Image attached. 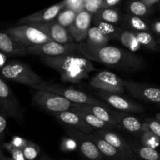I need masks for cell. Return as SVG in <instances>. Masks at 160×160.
<instances>
[{
  "label": "cell",
  "mask_w": 160,
  "mask_h": 160,
  "mask_svg": "<svg viewBox=\"0 0 160 160\" xmlns=\"http://www.w3.org/2000/svg\"><path fill=\"white\" fill-rule=\"evenodd\" d=\"M104 0H88L84 2V9L92 14L96 13L102 8Z\"/></svg>",
  "instance_id": "35"
},
{
  "label": "cell",
  "mask_w": 160,
  "mask_h": 160,
  "mask_svg": "<svg viewBox=\"0 0 160 160\" xmlns=\"http://www.w3.org/2000/svg\"><path fill=\"white\" fill-rule=\"evenodd\" d=\"M98 95L108 104L118 110L128 112H142L145 111V108L141 105L121 97L119 94L99 91Z\"/></svg>",
  "instance_id": "13"
},
{
  "label": "cell",
  "mask_w": 160,
  "mask_h": 160,
  "mask_svg": "<svg viewBox=\"0 0 160 160\" xmlns=\"http://www.w3.org/2000/svg\"><path fill=\"white\" fill-rule=\"evenodd\" d=\"M6 118H7V117L2 112L0 111V134H1L2 138L3 137V134H4L6 127H7V120H6Z\"/></svg>",
  "instance_id": "40"
},
{
  "label": "cell",
  "mask_w": 160,
  "mask_h": 160,
  "mask_svg": "<svg viewBox=\"0 0 160 160\" xmlns=\"http://www.w3.org/2000/svg\"><path fill=\"white\" fill-rule=\"evenodd\" d=\"M6 61H7V56L4 52H0V67H1V68L7 63Z\"/></svg>",
  "instance_id": "42"
},
{
  "label": "cell",
  "mask_w": 160,
  "mask_h": 160,
  "mask_svg": "<svg viewBox=\"0 0 160 160\" xmlns=\"http://www.w3.org/2000/svg\"><path fill=\"white\" fill-rule=\"evenodd\" d=\"M86 42L95 46H106L109 44L110 38L101 31L97 26L90 28Z\"/></svg>",
  "instance_id": "23"
},
{
  "label": "cell",
  "mask_w": 160,
  "mask_h": 160,
  "mask_svg": "<svg viewBox=\"0 0 160 160\" xmlns=\"http://www.w3.org/2000/svg\"><path fill=\"white\" fill-rule=\"evenodd\" d=\"M147 123L150 131L160 138V121L156 120H148Z\"/></svg>",
  "instance_id": "38"
},
{
  "label": "cell",
  "mask_w": 160,
  "mask_h": 160,
  "mask_svg": "<svg viewBox=\"0 0 160 160\" xmlns=\"http://www.w3.org/2000/svg\"><path fill=\"white\" fill-rule=\"evenodd\" d=\"M4 147L9 151V152L11 154V157L14 160H27L21 148L13 146L10 142L4 144Z\"/></svg>",
  "instance_id": "34"
},
{
  "label": "cell",
  "mask_w": 160,
  "mask_h": 160,
  "mask_svg": "<svg viewBox=\"0 0 160 160\" xmlns=\"http://www.w3.org/2000/svg\"><path fill=\"white\" fill-rule=\"evenodd\" d=\"M96 26L101 30L102 33L109 36V38L115 37L119 34V29L116 28L112 23L108 22L102 21V20H96Z\"/></svg>",
  "instance_id": "30"
},
{
  "label": "cell",
  "mask_w": 160,
  "mask_h": 160,
  "mask_svg": "<svg viewBox=\"0 0 160 160\" xmlns=\"http://www.w3.org/2000/svg\"><path fill=\"white\" fill-rule=\"evenodd\" d=\"M125 89L132 96L147 102L160 103V89L132 81L124 80Z\"/></svg>",
  "instance_id": "12"
},
{
  "label": "cell",
  "mask_w": 160,
  "mask_h": 160,
  "mask_svg": "<svg viewBox=\"0 0 160 160\" xmlns=\"http://www.w3.org/2000/svg\"><path fill=\"white\" fill-rule=\"evenodd\" d=\"M70 110L73 111L76 113H78L80 117L82 119H84L86 122H87L88 124H90L91 126L93 127L95 129L97 130H111L113 129V127L111 126L109 123H106L103 120H100L99 118L96 117V116L94 115L92 112H88L87 110H84V109H80V108L76 107V106H72Z\"/></svg>",
  "instance_id": "21"
},
{
  "label": "cell",
  "mask_w": 160,
  "mask_h": 160,
  "mask_svg": "<svg viewBox=\"0 0 160 160\" xmlns=\"http://www.w3.org/2000/svg\"><path fill=\"white\" fill-rule=\"evenodd\" d=\"M128 24L136 31H148V27L142 19L138 16H131L128 17Z\"/></svg>",
  "instance_id": "33"
},
{
  "label": "cell",
  "mask_w": 160,
  "mask_h": 160,
  "mask_svg": "<svg viewBox=\"0 0 160 160\" xmlns=\"http://www.w3.org/2000/svg\"><path fill=\"white\" fill-rule=\"evenodd\" d=\"M42 160H49V159H42Z\"/></svg>",
  "instance_id": "47"
},
{
  "label": "cell",
  "mask_w": 160,
  "mask_h": 160,
  "mask_svg": "<svg viewBox=\"0 0 160 160\" xmlns=\"http://www.w3.org/2000/svg\"><path fill=\"white\" fill-rule=\"evenodd\" d=\"M158 44L160 45V39H159V41H158Z\"/></svg>",
  "instance_id": "46"
},
{
  "label": "cell",
  "mask_w": 160,
  "mask_h": 160,
  "mask_svg": "<svg viewBox=\"0 0 160 160\" xmlns=\"http://www.w3.org/2000/svg\"><path fill=\"white\" fill-rule=\"evenodd\" d=\"M129 9L134 15L142 17L148 12V6H147L142 1H133L130 3Z\"/></svg>",
  "instance_id": "32"
},
{
  "label": "cell",
  "mask_w": 160,
  "mask_h": 160,
  "mask_svg": "<svg viewBox=\"0 0 160 160\" xmlns=\"http://www.w3.org/2000/svg\"><path fill=\"white\" fill-rule=\"evenodd\" d=\"M65 2V8H69L76 12H79L84 9V0H64Z\"/></svg>",
  "instance_id": "36"
},
{
  "label": "cell",
  "mask_w": 160,
  "mask_h": 160,
  "mask_svg": "<svg viewBox=\"0 0 160 160\" xmlns=\"http://www.w3.org/2000/svg\"><path fill=\"white\" fill-rule=\"evenodd\" d=\"M84 1H85V2H86V1H88V0H84Z\"/></svg>",
  "instance_id": "49"
},
{
  "label": "cell",
  "mask_w": 160,
  "mask_h": 160,
  "mask_svg": "<svg viewBox=\"0 0 160 160\" xmlns=\"http://www.w3.org/2000/svg\"><path fill=\"white\" fill-rule=\"evenodd\" d=\"M120 0H104L103 1L102 8H109L111 6H113L119 3Z\"/></svg>",
  "instance_id": "41"
},
{
  "label": "cell",
  "mask_w": 160,
  "mask_h": 160,
  "mask_svg": "<svg viewBox=\"0 0 160 160\" xmlns=\"http://www.w3.org/2000/svg\"><path fill=\"white\" fill-rule=\"evenodd\" d=\"M92 19V14L85 9L78 12L73 24L68 28L75 42L81 43L87 39L88 33L91 28Z\"/></svg>",
  "instance_id": "14"
},
{
  "label": "cell",
  "mask_w": 160,
  "mask_h": 160,
  "mask_svg": "<svg viewBox=\"0 0 160 160\" xmlns=\"http://www.w3.org/2000/svg\"><path fill=\"white\" fill-rule=\"evenodd\" d=\"M0 158H1V160H14L12 157H7V156H5L3 155L2 152H1V156H0Z\"/></svg>",
  "instance_id": "45"
},
{
  "label": "cell",
  "mask_w": 160,
  "mask_h": 160,
  "mask_svg": "<svg viewBox=\"0 0 160 160\" xmlns=\"http://www.w3.org/2000/svg\"><path fill=\"white\" fill-rule=\"evenodd\" d=\"M88 134L89 138L95 142V145L98 148V149L103 154V156L112 158V159H118L123 160H128L129 159L128 156H125L120 150H118L113 145H111L109 142L105 140L102 136H100L98 134V132L95 133L93 131L92 133H90V134Z\"/></svg>",
  "instance_id": "19"
},
{
  "label": "cell",
  "mask_w": 160,
  "mask_h": 160,
  "mask_svg": "<svg viewBox=\"0 0 160 160\" xmlns=\"http://www.w3.org/2000/svg\"><path fill=\"white\" fill-rule=\"evenodd\" d=\"M28 53L34 56H59L62 55L72 54L78 52V43L72 42L68 44H61L51 41L46 43L34 45L28 48Z\"/></svg>",
  "instance_id": "9"
},
{
  "label": "cell",
  "mask_w": 160,
  "mask_h": 160,
  "mask_svg": "<svg viewBox=\"0 0 160 160\" xmlns=\"http://www.w3.org/2000/svg\"><path fill=\"white\" fill-rule=\"evenodd\" d=\"M6 32L23 48H29L52 41L45 33L30 24H21L9 28Z\"/></svg>",
  "instance_id": "5"
},
{
  "label": "cell",
  "mask_w": 160,
  "mask_h": 160,
  "mask_svg": "<svg viewBox=\"0 0 160 160\" xmlns=\"http://www.w3.org/2000/svg\"><path fill=\"white\" fill-rule=\"evenodd\" d=\"M119 38H120L122 45L132 52H135L141 49L142 45L138 40L135 32L123 31L119 35Z\"/></svg>",
  "instance_id": "24"
},
{
  "label": "cell",
  "mask_w": 160,
  "mask_h": 160,
  "mask_svg": "<svg viewBox=\"0 0 160 160\" xmlns=\"http://www.w3.org/2000/svg\"><path fill=\"white\" fill-rule=\"evenodd\" d=\"M159 107H160V103H159Z\"/></svg>",
  "instance_id": "48"
},
{
  "label": "cell",
  "mask_w": 160,
  "mask_h": 160,
  "mask_svg": "<svg viewBox=\"0 0 160 160\" xmlns=\"http://www.w3.org/2000/svg\"><path fill=\"white\" fill-rule=\"evenodd\" d=\"M2 76L14 82L35 88L43 80L30 66L18 60H11L1 68Z\"/></svg>",
  "instance_id": "3"
},
{
  "label": "cell",
  "mask_w": 160,
  "mask_h": 160,
  "mask_svg": "<svg viewBox=\"0 0 160 160\" xmlns=\"http://www.w3.org/2000/svg\"><path fill=\"white\" fill-rule=\"evenodd\" d=\"M38 28L45 33L52 41L61 44H68L74 42L73 38L69 31L68 28H64L57 21L51 20L46 22H32L28 23Z\"/></svg>",
  "instance_id": "10"
},
{
  "label": "cell",
  "mask_w": 160,
  "mask_h": 160,
  "mask_svg": "<svg viewBox=\"0 0 160 160\" xmlns=\"http://www.w3.org/2000/svg\"><path fill=\"white\" fill-rule=\"evenodd\" d=\"M33 101L36 105L51 113L69 110L73 104L63 96L41 89H36L33 95Z\"/></svg>",
  "instance_id": "6"
},
{
  "label": "cell",
  "mask_w": 160,
  "mask_h": 160,
  "mask_svg": "<svg viewBox=\"0 0 160 160\" xmlns=\"http://www.w3.org/2000/svg\"><path fill=\"white\" fill-rule=\"evenodd\" d=\"M120 19V13L116 9L110 8H102L96 12V20H102L111 23L119 22Z\"/></svg>",
  "instance_id": "25"
},
{
  "label": "cell",
  "mask_w": 160,
  "mask_h": 160,
  "mask_svg": "<svg viewBox=\"0 0 160 160\" xmlns=\"http://www.w3.org/2000/svg\"><path fill=\"white\" fill-rule=\"evenodd\" d=\"M35 89L48 91V92H54L58 95L63 96L70 102L77 104H89V105H100V106H106V103L101 100L93 98L90 95H87L81 91L76 90L73 88L67 87L62 84H55V83L48 82V81H42L38 84Z\"/></svg>",
  "instance_id": "4"
},
{
  "label": "cell",
  "mask_w": 160,
  "mask_h": 160,
  "mask_svg": "<svg viewBox=\"0 0 160 160\" xmlns=\"http://www.w3.org/2000/svg\"><path fill=\"white\" fill-rule=\"evenodd\" d=\"M28 142H29V141H28L27 139L23 138L18 137V136H14L12 138V140L9 142H10L13 146L23 149V148L26 146L27 144L28 143Z\"/></svg>",
  "instance_id": "39"
},
{
  "label": "cell",
  "mask_w": 160,
  "mask_h": 160,
  "mask_svg": "<svg viewBox=\"0 0 160 160\" xmlns=\"http://www.w3.org/2000/svg\"><path fill=\"white\" fill-rule=\"evenodd\" d=\"M141 142L143 145L156 148L160 145V138L152 132L150 130H148L142 132Z\"/></svg>",
  "instance_id": "29"
},
{
  "label": "cell",
  "mask_w": 160,
  "mask_h": 160,
  "mask_svg": "<svg viewBox=\"0 0 160 160\" xmlns=\"http://www.w3.org/2000/svg\"><path fill=\"white\" fill-rule=\"evenodd\" d=\"M41 60L56 70L64 82L78 83L87 79L89 73L95 70L92 60L84 56H77L75 53L59 56H42Z\"/></svg>",
  "instance_id": "2"
},
{
  "label": "cell",
  "mask_w": 160,
  "mask_h": 160,
  "mask_svg": "<svg viewBox=\"0 0 160 160\" xmlns=\"http://www.w3.org/2000/svg\"><path fill=\"white\" fill-rule=\"evenodd\" d=\"M137 38L140 44L151 50H157L158 44L153 36L148 31H136Z\"/></svg>",
  "instance_id": "27"
},
{
  "label": "cell",
  "mask_w": 160,
  "mask_h": 160,
  "mask_svg": "<svg viewBox=\"0 0 160 160\" xmlns=\"http://www.w3.org/2000/svg\"><path fill=\"white\" fill-rule=\"evenodd\" d=\"M152 29L155 32L160 35V21H156L153 23Z\"/></svg>",
  "instance_id": "43"
},
{
  "label": "cell",
  "mask_w": 160,
  "mask_h": 160,
  "mask_svg": "<svg viewBox=\"0 0 160 160\" xmlns=\"http://www.w3.org/2000/svg\"><path fill=\"white\" fill-rule=\"evenodd\" d=\"M67 132L78 142L82 154L89 160H102L103 154L100 152L95 142L89 138L88 134L73 128H66Z\"/></svg>",
  "instance_id": "11"
},
{
  "label": "cell",
  "mask_w": 160,
  "mask_h": 160,
  "mask_svg": "<svg viewBox=\"0 0 160 160\" xmlns=\"http://www.w3.org/2000/svg\"><path fill=\"white\" fill-rule=\"evenodd\" d=\"M22 150H23V154H24L27 160L36 159L40 153V148L38 145L30 142V141Z\"/></svg>",
  "instance_id": "31"
},
{
  "label": "cell",
  "mask_w": 160,
  "mask_h": 160,
  "mask_svg": "<svg viewBox=\"0 0 160 160\" xmlns=\"http://www.w3.org/2000/svg\"><path fill=\"white\" fill-rule=\"evenodd\" d=\"M78 146V142L73 138H64L61 142V148L63 151H73Z\"/></svg>",
  "instance_id": "37"
},
{
  "label": "cell",
  "mask_w": 160,
  "mask_h": 160,
  "mask_svg": "<svg viewBox=\"0 0 160 160\" xmlns=\"http://www.w3.org/2000/svg\"><path fill=\"white\" fill-rule=\"evenodd\" d=\"M138 156L144 160H160V154L154 148L143 145L137 150Z\"/></svg>",
  "instance_id": "28"
},
{
  "label": "cell",
  "mask_w": 160,
  "mask_h": 160,
  "mask_svg": "<svg viewBox=\"0 0 160 160\" xmlns=\"http://www.w3.org/2000/svg\"><path fill=\"white\" fill-rule=\"evenodd\" d=\"M0 111L19 123L23 120L24 109L2 78L0 79Z\"/></svg>",
  "instance_id": "7"
},
{
  "label": "cell",
  "mask_w": 160,
  "mask_h": 160,
  "mask_svg": "<svg viewBox=\"0 0 160 160\" xmlns=\"http://www.w3.org/2000/svg\"><path fill=\"white\" fill-rule=\"evenodd\" d=\"M92 87L102 92L121 94L124 92V80L112 72L104 70L97 73L89 81Z\"/></svg>",
  "instance_id": "8"
},
{
  "label": "cell",
  "mask_w": 160,
  "mask_h": 160,
  "mask_svg": "<svg viewBox=\"0 0 160 160\" xmlns=\"http://www.w3.org/2000/svg\"><path fill=\"white\" fill-rule=\"evenodd\" d=\"M142 1L143 2L145 3L147 6L150 7V6H153L155 3L159 1V0H142Z\"/></svg>",
  "instance_id": "44"
},
{
  "label": "cell",
  "mask_w": 160,
  "mask_h": 160,
  "mask_svg": "<svg viewBox=\"0 0 160 160\" xmlns=\"http://www.w3.org/2000/svg\"><path fill=\"white\" fill-rule=\"evenodd\" d=\"M119 125L128 132L139 134L143 132V123L134 116H128L120 114Z\"/></svg>",
  "instance_id": "22"
},
{
  "label": "cell",
  "mask_w": 160,
  "mask_h": 160,
  "mask_svg": "<svg viewBox=\"0 0 160 160\" xmlns=\"http://www.w3.org/2000/svg\"><path fill=\"white\" fill-rule=\"evenodd\" d=\"M0 50L6 56H26L29 54L28 48L20 46L6 31L0 34Z\"/></svg>",
  "instance_id": "20"
},
{
  "label": "cell",
  "mask_w": 160,
  "mask_h": 160,
  "mask_svg": "<svg viewBox=\"0 0 160 160\" xmlns=\"http://www.w3.org/2000/svg\"><path fill=\"white\" fill-rule=\"evenodd\" d=\"M78 51L92 61L113 68L134 71L144 67V60L131 51L115 46H95L88 42L78 43Z\"/></svg>",
  "instance_id": "1"
},
{
  "label": "cell",
  "mask_w": 160,
  "mask_h": 160,
  "mask_svg": "<svg viewBox=\"0 0 160 160\" xmlns=\"http://www.w3.org/2000/svg\"><path fill=\"white\" fill-rule=\"evenodd\" d=\"M52 115L54 116L58 120H59L63 124L67 125V126L70 127V128H75L77 130H79L81 131H83V132L86 133V134L92 133L94 130H95L93 127L88 124L78 113L70 110V109L63 111V112H53V113H52Z\"/></svg>",
  "instance_id": "15"
},
{
  "label": "cell",
  "mask_w": 160,
  "mask_h": 160,
  "mask_svg": "<svg viewBox=\"0 0 160 160\" xmlns=\"http://www.w3.org/2000/svg\"><path fill=\"white\" fill-rule=\"evenodd\" d=\"M65 2L64 1H62V2L50 6L44 10L39 11L32 15L24 17L19 20V23L21 24H28V23H32V22L51 21V20H54L56 17H57L59 12L62 11L63 8H65Z\"/></svg>",
  "instance_id": "17"
},
{
  "label": "cell",
  "mask_w": 160,
  "mask_h": 160,
  "mask_svg": "<svg viewBox=\"0 0 160 160\" xmlns=\"http://www.w3.org/2000/svg\"><path fill=\"white\" fill-rule=\"evenodd\" d=\"M73 106L92 112L100 120L109 123L114 128L119 126L120 114H115L109 109H106V106H100V105L77 104V103H73Z\"/></svg>",
  "instance_id": "16"
},
{
  "label": "cell",
  "mask_w": 160,
  "mask_h": 160,
  "mask_svg": "<svg viewBox=\"0 0 160 160\" xmlns=\"http://www.w3.org/2000/svg\"><path fill=\"white\" fill-rule=\"evenodd\" d=\"M98 134L102 136L105 140L109 142L111 145H113L115 148L123 152L125 156H128L130 159H135V152L133 148L120 135L112 132L110 130H99L98 131Z\"/></svg>",
  "instance_id": "18"
},
{
  "label": "cell",
  "mask_w": 160,
  "mask_h": 160,
  "mask_svg": "<svg viewBox=\"0 0 160 160\" xmlns=\"http://www.w3.org/2000/svg\"><path fill=\"white\" fill-rule=\"evenodd\" d=\"M77 15H78V12H75L74 10L69 8H65L57 16L56 21L64 28H69L74 22Z\"/></svg>",
  "instance_id": "26"
}]
</instances>
